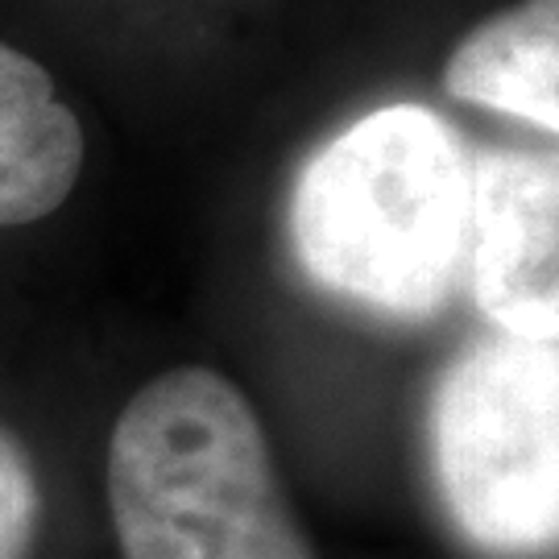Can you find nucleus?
<instances>
[{
    "label": "nucleus",
    "mask_w": 559,
    "mask_h": 559,
    "mask_svg": "<svg viewBox=\"0 0 559 559\" xmlns=\"http://www.w3.org/2000/svg\"><path fill=\"white\" fill-rule=\"evenodd\" d=\"M431 468L460 535L501 559L556 551L559 340L493 336L431 394Z\"/></svg>",
    "instance_id": "nucleus-3"
},
{
    "label": "nucleus",
    "mask_w": 559,
    "mask_h": 559,
    "mask_svg": "<svg viewBox=\"0 0 559 559\" xmlns=\"http://www.w3.org/2000/svg\"><path fill=\"white\" fill-rule=\"evenodd\" d=\"M485 320L506 336L559 332V162L556 154L473 158L464 265Z\"/></svg>",
    "instance_id": "nucleus-4"
},
{
    "label": "nucleus",
    "mask_w": 559,
    "mask_h": 559,
    "mask_svg": "<svg viewBox=\"0 0 559 559\" xmlns=\"http://www.w3.org/2000/svg\"><path fill=\"white\" fill-rule=\"evenodd\" d=\"M41 519V489L34 460L0 423V559H25Z\"/></svg>",
    "instance_id": "nucleus-7"
},
{
    "label": "nucleus",
    "mask_w": 559,
    "mask_h": 559,
    "mask_svg": "<svg viewBox=\"0 0 559 559\" xmlns=\"http://www.w3.org/2000/svg\"><path fill=\"white\" fill-rule=\"evenodd\" d=\"M473 158L456 129L390 104L323 145L290 200L307 278L390 320H431L464 265Z\"/></svg>",
    "instance_id": "nucleus-1"
},
{
    "label": "nucleus",
    "mask_w": 559,
    "mask_h": 559,
    "mask_svg": "<svg viewBox=\"0 0 559 559\" xmlns=\"http://www.w3.org/2000/svg\"><path fill=\"white\" fill-rule=\"evenodd\" d=\"M83 170L80 117L50 71L0 41V228L59 212Z\"/></svg>",
    "instance_id": "nucleus-5"
},
{
    "label": "nucleus",
    "mask_w": 559,
    "mask_h": 559,
    "mask_svg": "<svg viewBox=\"0 0 559 559\" xmlns=\"http://www.w3.org/2000/svg\"><path fill=\"white\" fill-rule=\"evenodd\" d=\"M452 100L559 133V0H519L485 17L443 67Z\"/></svg>",
    "instance_id": "nucleus-6"
},
{
    "label": "nucleus",
    "mask_w": 559,
    "mask_h": 559,
    "mask_svg": "<svg viewBox=\"0 0 559 559\" xmlns=\"http://www.w3.org/2000/svg\"><path fill=\"white\" fill-rule=\"evenodd\" d=\"M108 510L124 559H316L253 402L203 365L166 369L120 411Z\"/></svg>",
    "instance_id": "nucleus-2"
}]
</instances>
